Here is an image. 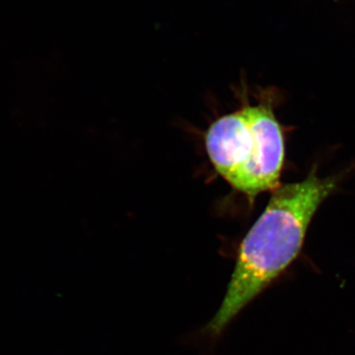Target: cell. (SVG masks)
<instances>
[{"instance_id":"6da1fadb","label":"cell","mask_w":355,"mask_h":355,"mask_svg":"<svg viewBox=\"0 0 355 355\" xmlns=\"http://www.w3.org/2000/svg\"><path fill=\"white\" fill-rule=\"evenodd\" d=\"M336 187L335 178H319L313 170L304 181L275 189L240 245L221 306L202 330L205 338L218 340L240 312L295 260L313 216Z\"/></svg>"},{"instance_id":"7a4b0ae2","label":"cell","mask_w":355,"mask_h":355,"mask_svg":"<svg viewBox=\"0 0 355 355\" xmlns=\"http://www.w3.org/2000/svg\"><path fill=\"white\" fill-rule=\"evenodd\" d=\"M205 146L216 171L236 190L254 197L279 188L286 147L268 103L219 118L205 135Z\"/></svg>"}]
</instances>
